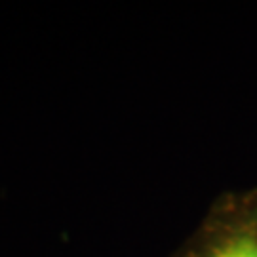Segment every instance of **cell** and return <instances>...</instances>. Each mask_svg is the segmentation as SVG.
I'll return each instance as SVG.
<instances>
[{
	"mask_svg": "<svg viewBox=\"0 0 257 257\" xmlns=\"http://www.w3.org/2000/svg\"><path fill=\"white\" fill-rule=\"evenodd\" d=\"M174 257H257V187L221 193Z\"/></svg>",
	"mask_w": 257,
	"mask_h": 257,
	"instance_id": "1",
	"label": "cell"
}]
</instances>
